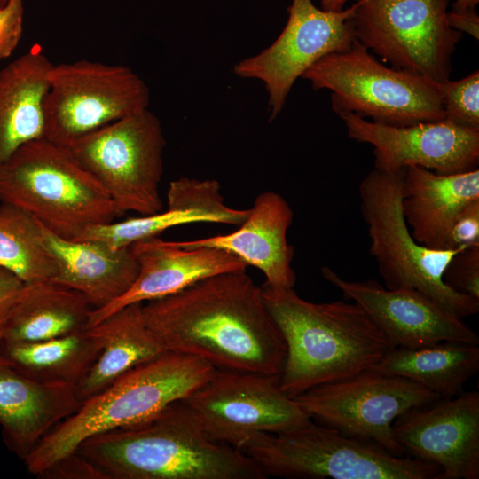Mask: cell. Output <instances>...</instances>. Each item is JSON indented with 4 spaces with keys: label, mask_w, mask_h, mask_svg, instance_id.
<instances>
[{
    "label": "cell",
    "mask_w": 479,
    "mask_h": 479,
    "mask_svg": "<svg viewBox=\"0 0 479 479\" xmlns=\"http://www.w3.org/2000/svg\"><path fill=\"white\" fill-rule=\"evenodd\" d=\"M23 0H9L0 7V59L16 49L23 33Z\"/></svg>",
    "instance_id": "obj_32"
},
{
    "label": "cell",
    "mask_w": 479,
    "mask_h": 479,
    "mask_svg": "<svg viewBox=\"0 0 479 479\" xmlns=\"http://www.w3.org/2000/svg\"><path fill=\"white\" fill-rule=\"evenodd\" d=\"M0 267L24 283L52 280L56 265L45 247L38 221L8 203L0 205Z\"/></svg>",
    "instance_id": "obj_29"
},
{
    "label": "cell",
    "mask_w": 479,
    "mask_h": 479,
    "mask_svg": "<svg viewBox=\"0 0 479 479\" xmlns=\"http://www.w3.org/2000/svg\"><path fill=\"white\" fill-rule=\"evenodd\" d=\"M80 405L75 386L35 381L0 356V427L8 448L20 459Z\"/></svg>",
    "instance_id": "obj_21"
},
{
    "label": "cell",
    "mask_w": 479,
    "mask_h": 479,
    "mask_svg": "<svg viewBox=\"0 0 479 479\" xmlns=\"http://www.w3.org/2000/svg\"><path fill=\"white\" fill-rule=\"evenodd\" d=\"M266 308L279 329L287 354L279 374L290 397L370 371L393 349L356 302L316 303L294 288L262 287Z\"/></svg>",
    "instance_id": "obj_3"
},
{
    "label": "cell",
    "mask_w": 479,
    "mask_h": 479,
    "mask_svg": "<svg viewBox=\"0 0 479 479\" xmlns=\"http://www.w3.org/2000/svg\"><path fill=\"white\" fill-rule=\"evenodd\" d=\"M448 20L452 28L469 34L475 39L479 38V17L475 10L465 12H448Z\"/></svg>",
    "instance_id": "obj_36"
},
{
    "label": "cell",
    "mask_w": 479,
    "mask_h": 479,
    "mask_svg": "<svg viewBox=\"0 0 479 479\" xmlns=\"http://www.w3.org/2000/svg\"><path fill=\"white\" fill-rule=\"evenodd\" d=\"M48 79L45 138L62 145L150 103L146 83L122 65L80 59L52 65Z\"/></svg>",
    "instance_id": "obj_11"
},
{
    "label": "cell",
    "mask_w": 479,
    "mask_h": 479,
    "mask_svg": "<svg viewBox=\"0 0 479 479\" xmlns=\"http://www.w3.org/2000/svg\"><path fill=\"white\" fill-rule=\"evenodd\" d=\"M168 208L158 213L88 228L77 240H96L113 249L159 236L164 231L192 223H216L240 226L249 208L237 209L224 203L221 185L215 179L180 177L170 182Z\"/></svg>",
    "instance_id": "obj_20"
},
{
    "label": "cell",
    "mask_w": 479,
    "mask_h": 479,
    "mask_svg": "<svg viewBox=\"0 0 479 479\" xmlns=\"http://www.w3.org/2000/svg\"><path fill=\"white\" fill-rule=\"evenodd\" d=\"M38 477L51 479H102L100 473L75 452L54 463Z\"/></svg>",
    "instance_id": "obj_34"
},
{
    "label": "cell",
    "mask_w": 479,
    "mask_h": 479,
    "mask_svg": "<svg viewBox=\"0 0 479 479\" xmlns=\"http://www.w3.org/2000/svg\"><path fill=\"white\" fill-rule=\"evenodd\" d=\"M38 228L56 265L51 281L82 294L93 310L112 303L135 282L139 265L130 246L113 249L96 240L64 239L39 221Z\"/></svg>",
    "instance_id": "obj_22"
},
{
    "label": "cell",
    "mask_w": 479,
    "mask_h": 479,
    "mask_svg": "<svg viewBox=\"0 0 479 479\" xmlns=\"http://www.w3.org/2000/svg\"><path fill=\"white\" fill-rule=\"evenodd\" d=\"M148 328L165 351L200 358L219 370L279 375L287 348L262 287L246 270L203 279L143 303Z\"/></svg>",
    "instance_id": "obj_1"
},
{
    "label": "cell",
    "mask_w": 479,
    "mask_h": 479,
    "mask_svg": "<svg viewBox=\"0 0 479 479\" xmlns=\"http://www.w3.org/2000/svg\"><path fill=\"white\" fill-rule=\"evenodd\" d=\"M338 115L350 138L373 145L375 169L396 173L407 166H420L438 174H454L477 169L479 129L446 119L389 126L353 113Z\"/></svg>",
    "instance_id": "obj_15"
},
{
    "label": "cell",
    "mask_w": 479,
    "mask_h": 479,
    "mask_svg": "<svg viewBox=\"0 0 479 479\" xmlns=\"http://www.w3.org/2000/svg\"><path fill=\"white\" fill-rule=\"evenodd\" d=\"M130 247L139 265L135 282L112 303L93 310L88 327L94 326L127 305L161 298L203 279L246 270L247 266L226 251L206 247L185 248L159 236L139 240Z\"/></svg>",
    "instance_id": "obj_18"
},
{
    "label": "cell",
    "mask_w": 479,
    "mask_h": 479,
    "mask_svg": "<svg viewBox=\"0 0 479 479\" xmlns=\"http://www.w3.org/2000/svg\"><path fill=\"white\" fill-rule=\"evenodd\" d=\"M449 1L356 0L355 37L392 67L444 82L462 38L449 24Z\"/></svg>",
    "instance_id": "obj_10"
},
{
    "label": "cell",
    "mask_w": 479,
    "mask_h": 479,
    "mask_svg": "<svg viewBox=\"0 0 479 479\" xmlns=\"http://www.w3.org/2000/svg\"><path fill=\"white\" fill-rule=\"evenodd\" d=\"M479 199V169L438 174L420 166L403 169L401 209L413 239L447 249L452 224L469 202Z\"/></svg>",
    "instance_id": "obj_23"
},
{
    "label": "cell",
    "mask_w": 479,
    "mask_h": 479,
    "mask_svg": "<svg viewBox=\"0 0 479 479\" xmlns=\"http://www.w3.org/2000/svg\"><path fill=\"white\" fill-rule=\"evenodd\" d=\"M479 0H456L452 4V12H465L468 11H475Z\"/></svg>",
    "instance_id": "obj_37"
},
{
    "label": "cell",
    "mask_w": 479,
    "mask_h": 479,
    "mask_svg": "<svg viewBox=\"0 0 479 479\" xmlns=\"http://www.w3.org/2000/svg\"><path fill=\"white\" fill-rule=\"evenodd\" d=\"M96 326L40 342L0 341V356L21 373L45 383L75 386L98 357Z\"/></svg>",
    "instance_id": "obj_28"
},
{
    "label": "cell",
    "mask_w": 479,
    "mask_h": 479,
    "mask_svg": "<svg viewBox=\"0 0 479 479\" xmlns=\"http://www.w3.org/2000/svg\"><path fill=\"white\" fill-rule=\"evenodd\" d=\"M294 398L322 425L348 436L372 441L395 456L404 457L394 436L395 420L441 397L411 380L370 370L317 386Z\"/></svg>",
    "instance_id": "obj_13"
},
{
    "label": "cell",
    "mask_w": 479,
    "mask_h": 479,
    "mask_svg": "<svg viewBox=\"0 0 479 479\" xmlns=\"http://www.w3.org/2000/svg\"><path fill=\"white\" fill-rule=\"evenodd\" d=\"M443 279L454 291L479 300V245L463 248L454 255Z\"/></svg>",
    "instance_id": "obj_31"
},
{
    "label": "cell",
    "mask_w": 479,
    "mask_h": 479,
    "mask_svg": "<svg viewBox=\"0 0 479 479\" xmlns=\"http://www.w3.org/2000/svg\"><path fill=\"white\" fill-rule=\"evenodd\" d=\"M478 369V345L442 342L421 348L395 347L371 371L411 380L441 398H451L463 392Z\"/></svg>",
    "instance_id": "obj_27"
},
{
    "label": "cell",
    "mask_w": 479,
    "mask_h": 479,
    "mask_svg": "<svg viewBox=\"0 0 479 479\" xmlns=\"http://www.w3.org/2000/svg\"><path fill=\"white\" fill-rule=\"evenodd\" d=\"M404 455L435 464L441 479L479 478V392L406 411L393 423Z\"/></svg>",
    "instance_id": "obj_16"
},
{
    "label": "cell",
    "mask_w": 479,
    "mask_h": 479,
    "mask_svg": "<svg viewBox=\"0 0 479 479\" xmlns=\"http://www.w3.org/2000/svg\"><path fill=\"white\" fill-rule=\"evenodd\" d=\"M23 284L12 272L0 267V332Z\"/></svg>",
    "instance_id": "obj_35"
},
{
    "label": "cell",
    "mask_w": 479,
    "mask_h": 479,
    "mask_svg": "<svg viewBox=\"0 0 479 479\" xmlns=\"http://www.w3.org/2000/svg\"><path fill=\"white\" fill-rule=\"evenodd\" d=\"M266 476L310 479H441L435 464L397 457L379 444L310 420L292 430L257 433L238 447Z\"/></svg>",
    "instance_id": "obj_6"
},
{
    "label": "cell",
    "mask_w": 479,
    "mask_h": 479,
    "mask_svg": "<svg viewBox=\"0 0 479 479\" xmlns=\"http://www.w3.org/2000/svg\"><path fill=\"white\" fill-rule=\"evenodd\" d=\"M142 307L143 302L127 305L94 326L103 345L95 362L75 385L81 403L136 365L166 352L146 326Z\"/></svg>",
    "instance_id": "obj_26"
},
{
    "label": "cell",
    "mask_w": 479,
    "mask_h": 479,
    "mask_svg": "<svg viewBox=\"0 0 479 479\" xmlns=\"http://www.w3.org/2000/svg\"><path fill=\"white\" fill-rule=\"evenodd\" d=\"M350 0H320L322 10L327 12H340L343 10L346 3Z\"/></svg>",
    "instance_id": "obj_38"
},
{
    "label": "cell",
    "mask_w": 479,
    "mask_h": 479,
    "mask_svg": "<svg viewBox=\"0 0 479 479\" xmlns=\"http://www.w3.org/2000/svg\"><path fill=\"white\" fill-rule=\"evenodd\" d=\"M280 35L255 56L237 62L234 75L263 82L269 120L282 112L291 89L303 73L326 54L349 48L355 41L354 4L340 12L317 8L311 0H292Z\"/></svg>",
    "instance_id": "obj_14"
},
{
    "label": "cell",
    "mask_w": 479,
    "mask_h": 479,
    "mask_svg": "<svg viewBox=\"0 0 479 479\" xmlns=\"http://www.w3.org/2000/svg\"><path fill=\"white\" fill-rule=\"evenodd\" d=\"M444 119L458 125L479 129V73L459 81L439 83Z\"/></svg>",
    "instance_id": "obj_30"
},
{
    "label": "cell",
    "mask_w": 479,
    "mask_h": 479,
    "mask_svg": "<svg viewBox=\"0 0 479 479\" xmlns=\"http://www.w3.org/2000/svg\"><path fill=\"white\" fill-rule=\"evenodd\" d=\"M293 218L290 205L280 194L264 192L255 198L246 220L232 233L175 242L185 248L206 247L226 251L262 271L265 285L294 288V248L287 240Z\"/></svg>",
    "instance_id": "obj_19"
},
{
    "label": "cell",
    "mask_w": 479,
    "mask_h": 479,
    "mask_svg": "<svg viewBox=\"0 0 479 479\" xmlns=\"http://www.w3.org/2000/svg\"><path fill=\"white\" fill-rule=\"evenodd\" d=\"M52 65L36 45L0 70V165L21 145L45 138L43 105Z\"/></svg>",
    "instance_id": "obj_24"
},
{
    "label": "cell",
    "mask_w": 479,
    "mask_h": 479,
    "mask_svg": "<svg viewBox=\"0 0 479 479\" xmlns=\"http://www.w3.org/2000/svg\"><path fill=\"white\" fill-rule=\"evenodd\" d=\"M166 145L162 126L148 108L71 141L75 158L109 194L119 216L163 210L160 184Z\"/></svg>",
    "instance_id": "obj_9"
},
{
    "label": "cell",
    "mask_w": 479,
    "mask_h": 479,
    "mask_svg": "<svg viewBox=\"0 0 479 479\" xmlns=\"http://www.w3.org/2000/svg\"><path fill=\"white\" fill-rule=\"evenodd\" d=\"M182 401L210 439L236 449L254 434L283 433L311 420L273 374L217 369Z\"/></svg>",
    "instance_id": "obj_12"
},
{
    "label": "cell",
    "mask_w": 479,
    "mask_h": 479,
    "mask_svg": "<svg viewBox=\"0 0 479 479\" xmlns=\"http://www.w3.org/2000/svg\"><path fill=\"white\" fill-rule=\"evenodd\" d=\"M313 90H329L336 114L349 112L389 126L444 120L439 83L388 67L357 39L325 55L302 75Z\"/></svg>",
    "instance_id": "obj_8"
},
{
    "label": "cell",
    "mask_w": 479,
    "mask_h": 479,
    "mask_svg": "<svg viewBox=\"0 0 479 479\" xmlns=\"http://www.w3.org/2000/svg\"><path fill=\"white\" fill-rule=\"evenodd\" d=\"M403 169H373L359 185L360 211L370 238V255L389 289L419 290L459 318L479 312V300L448 287L444 272L459 249H433L411 234L401 209Z\"/></svg>",
    "instance_id": "obj_7"
},
{
    "label": "cell",
    "mask_w": 479,
    "mask_h": 479,
    "mask_svg": "<svg viewBox=\"0 0 479 479\" xmlns=\"http://www.w3.org/2000/svg\"><path fill=\"white\" fill-rule=\"evenodd\" d=\"M9 0H0V7L4 6Z\"/></svg>",
    "instance_id": "obj_39"
},
{
    "label": "cell",
    "mask_w": 479,
    "mask_h": 479,
    "mask_svg": "<svg viewBox=\"0 0 479 479\" xmlns=\"http://www.w3.org/2000/svg\"><path fill=\"white\" fill-rule=\"evenodd\" d=\"M102 479H264L240 450L210 439L182 400L140 423L82 442Z\"/></svg>",
    "instance_id": "obj_2"
},
{
    "label": "cell",
    "mask_w": 479,
    "mask_h": 479,
    "mask_svg": "<svg viewBox=\"0 0 479 479\" xmlns=\"http://www.w3.org/2000/svg\"><path fill=\"white\" fill-rule=\"evenodd\" d=\"M479 245V199L467 204L457 216L450 232L447 249Z\"/></svg>",
    "instance_id": "obj_33"
},
{
    "label": "cell",
    "mask_w": 479,
    "mask_h": 479,
    "mask_svg": "<svg viewBox=\"0 0 479 479\" xmlns=\"http://www.w3.org/2000/svg\"><path fill=\"white\" fill-rule=\"evenodd\" d=\"M0 202L67 240L119 216L105 188L70 150L46 138L21 145L0 165Z\"/></svg>",
    "instance_id": "obj_5"
},
{
    "label": "cell",
    "mask_w": 479,
    "mask_h": 479,
    "mask_svg": "<svg viewBox=\"0 0 479 479\" xmlns=\"http://www.w3.org/2000/svg\"><path fill=\"white\" fill-rule=\"evenodd\" d=\"M324 278L358 304L382 331L392 348H421L442 342L479 344L477 334L462 318L416 289H389L377 281H349L329 267Z\"/></svg>",
    "instance_id": "obj_17"
},
{
    "label": "cell",
    "mask_w": 479,
    "mask_h": 479,
    "mask_svg": "<svg viewBox=\"0 0 479 479\" xmlns=\"http://www.w3.org/2000/svg\"><path fill=\"white\" fill-rule=\"evenodd\" d=\"M92 306L80 292L51 280L24 283L0 341L33 342L88 328Z\"/></svg>",
    "instance_id": "obj_25"
},
{
    "label": "cell",
    "mask_w": 479,
    "mask_h": 479,
    "mask_svg": "<svg viewBox=\"0 0 479 479\" xmlns=\"http://www.w3.org/2000/svg\"><path fill=\"white\" fill-rule=\"evenodd\" d=\"M216 370L200 358L168 351L136 365L56 425L23 459L27 469L39 476L87 438L150 419L192 395Z\"/></svg>",
    "instance_id": "obj_4"
}]
</instances>
